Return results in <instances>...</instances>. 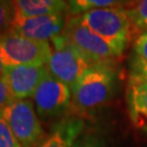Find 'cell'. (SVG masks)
Segmentation results:
<instances>
[{"label": "cell", "mask_w": 147, "mask_h": 147, "mask_svg": "<svg viewBox=\"0 0 147 147\" xmlns=\"http://www.w3.org/2000/svg\"><path fill=\"white\" fill-rule=\"evenodd\" d=\"M81 24L97 34L121 53L132 40H135L138 32L132 23L124 8H105L88 11L76 16Z\"/></svg>", "instance_id": "6da1fadb"}, {"label": "cell", "mask_w": 147, "mask_h": 147, "mask_svg": "<svg viewBox=\"0 0 147 147\" xmlns=\"http://www.w3.org/2000/svg\"><path fill=\"white\" fill-rule=\"evenodd\" d=\"M116 79L113 64H93L71 89L74 106L86 112L105 105L113 94Z\"/></svg>", "instance_id": "7a4b0ae2"}, {"label": "cell", "mask_w": 147, "mask_h": 147, "mask_svg": "<svg viewBox=\"0 0 147 147\" xmlns=\"http://www.w3.org/2000/svg\"><path fill=\"white\" fill-rule=\"evenodd\" d=\"M51 55L47 63L49 73L72 89L93 63L63 34L50 42Z\"/></svg>", "instance_id": "3957f363"}, {"label": "cell", "mask_w": 147, "mask_h": 147, "mask_svg": "<svg viewBox=\"0 0 147 147\" xmlns=\"http://www.w3.org/2000/svg\"><path fill=\"white\" fill-rule=\"evenodd\" d=\"M21 147H38L46 138L34 105L27 99H13L1 111Z\"/></svg>", "instance_id": "277c9868"}, {"label": "cell", "mask_w": 147, "mask_h": 147, "mask_svg": "<svg viewBox=\"0 0 147 147\" xmlns=\"http://www.w3.org/2000/svg\"><path fill=\"white\" fill-rule=\"evenodd\" d=\"M0 51L5 65H47L51 44L33 40L11 32L0 37Z\"/></svg>", "instance_id": "5b68a950"}, {"label": "cell", "mask_w": 147, "mask_h": 147, "mask_svg": "<svg viewBox=\"0 0 147 147\" xmlns=\"http://www.w3.org/2000/svg\"><path fill=\"white\" fill-rule=\"evenodd\" d=\"M62 34L93 64H115L122 56L105 39L81 24L76 16L69 18Z\"/></svg>", "instance_id": "8992f818"}, {"label": "cell", "mask_w": 147, "mask_h": 147, "mask_svg": "<svg viewBox=\"0 0 147 147\" xmlns=\"http://www.w3.org/2000/svg\"><path fill=\"white\" fill-rule=\"evenodd\" d=\"M71 100V88L50 73L46 75L33 95L36 113L42 118L60 116L68 109Z\"/></svg>", "instance_id": "52a82bcc"}, {"label": "cell", "mask_w": 147, "mask_h": 147, "mask_svg": "<svg viewBox=\"0 0 147 147\" xmlns=\"http://www.w3.org/2000/svg\"><path fill=\"white\" fill-rule=\"evenodd\" d=\"M67 13L22 18L14 16L12 32L37 42H51L61 35L67 24Z\"/></svg>", "instance_id": "ba28073f"}, {"label": "cell", "mask_w": 147, "mask_h": 147, "mask_svg": "<svg viewBox=\"0 0 147 147\" xmlns=\"http://www.w3.org/2000/svg\"><path fill=\"white\" fill-rule=\"evenodd\" d=\"M48 73L46 65H5L3 79L14 99H26Z\"/></svg>", "instance_id": "9c48e42d"}, {"label": "cell", "mask_w": 147, "mask_h": 147, "mask_svg": "<svg viewBox=\"0 0 147 147\" xmlns=\"http://www.w3.org/2000/svg\"><path fill=\"white\" fill-rule=\"evenodd\" d=\"M127 111L134 127L147 133V79L132 73L126 87Z\"/></svg>", "instance_id": "30bf717a"}, {"label": "cell", "mask_w": 147, "mask_h": 147, "mask_svg": "<svg viewBox=\"0 0 147 147\" xmlns=\"http://www.w3.org/2000/svg\"><path fill=\"white\" fill-rule=\"evenodd\" d=\"M83 129L84 122L79 118H68L60 121L38 147H73Z\"/></svg>", "instance_id": "8fae6325"}, {"label": "cell", "mask_w": 147, "mask_h": 147, "mask_svg": "<svg viewBox=\"0 0 147 147\" xmlns=\"http://www.w3.org/2000/svg\"><path fill=\"white\" fill-rule=\"evenodd\" d=\"M16 16H47L55 13H67L68 5L65 0H14Z\"/></svg>", "instance_id": "7c38bea8"}, {"label": "cell", "mask_w": 147, "mask_h": 147, "mask_svg": "<svg viewBox=\"0 0 147 147\" xmlns=\"http://www.w3.org/2000/svg\"><path fill=\"white\" fill-rule=\"evenodd\" d=\"M136 0H68L67 16H79L88 11L105 8H124L130 9Z\"/></svg>", "instance_id": "4fadbf2b"}, {"label": "cell", "mask_w": 147, "mask_h": 147, "mask_svg": "<svg viewBox=\"0 0 147 147\" xmlns=\"http://www.w3.org/2000/svg\"><path fill=\"white\" fill-rule=\"evenodd\" d=\"M127 13L138 33L147 32V0H136Z\"/></svg>", "instance_id": "5bb4252c"}, {"label": "cell", "mask_w": 147, "mask_h": 147, "mask_svg": "<svg viewBox=\"0 0 147 147\" xmlns=\"http://www.w3.org/2000/svg\"><path fill=\"white\" fill-rule=\"evenodd\" d=\"M14 7L3 0H0V37L12 32L14 21Z\"/></svg>", "instance_id": "9a60e30c"}, {"label": "cell", "mask_w": 147, "mask_h": 147, "mask_svg": "<svg viewBox=\"0 0 147 147\" xmlns=\"http://www.w3.org/2000/svg\"><path fill=\"white\" fill-rule=\"evenodd\" d=\"M0 147H21L0 112Z\"/></svg>", "instance_id": "2e32d148"}, {"label": "cell", "mask_w": 147, "mask_h": 147, "mask_svg": "<svg viewBox=\"0 0 147 147\" xmlns=\"http://www.w3.org/2000/svg\"><path fill=\"white\" fill-rule=\"evenodd\" d=\"M133 51L135 60L142 63H147V32L141 33L133 42Z\"/></svg>", "instance_id": "e0dca14e"}, {"label": "cell", "mask_w": 147, "mask_h": 147, "mask_svg": "<svg viewBox=\"0 0 147 147\" xmlns=\"http://www.w3.org/2000/svg\"><path fill=\"white\" fill-rule=\"evenodd\" d=\"M13 99L14 98L12 97L10 90L8 88V85L5 83V79L0 81V112L3 110Z\"/></svg>", "instance_id": "ac0fdd59"}, {"label": "cell", "mask_w": 147, "mask_h": 147, "mask_svg": "<svg viewBox=\"0 0 147 147\" xmlns=\"http://www.w3.org/2000/svg\"><path fill=\"white\" fill-rule=\"evenodd\" d=\"M132 73H135L137 75L144 78V79H147V63H142L135 60L134 65H133V72Z\"/></svg>", "instance_id": "d6986e66"}, {"label": "cell", "mask_w": 147, "mask_h": 147, "mask_svg": "<svg viewBox=\"0 0 147 147\" xmlns=\"http://www.w3.org/2000/svg\"><path fill=\"white\" fill-rule=\"evenodd\" d=\"M5 63L2 61V57H1V51H0V81L3 80V75H5Z\"/></svg>", "instance_id": "ffe728a7"}, {"label": "cell", "mask_w": 147, "mask_h": 147, "mask_svg": "<svg viewBox=\"0 0 147 147\" xmlns=\"http://www.w3.org/2000/svg\"><path fill=\"white\" fill-rule=\"evenodd\" d=\"M5 2H8V3H11V5H13V2H14V0H3Z\"/></svg>", "instance_id": "44dd1931"}, {"label": "cell", "mask_w": 147, "mask_h": 147, "mask_svg": "<svg viewBox=\"0 0 147 147\" xmlns=\"http://www.w3.org/2000/svg\"><path fill=\"white\" fill-rule=\"evenodd\" d=\"M67 1H68V0H67Z\"/></svg>", "instance_id": "7402d4cb"}]
</instances>
